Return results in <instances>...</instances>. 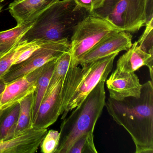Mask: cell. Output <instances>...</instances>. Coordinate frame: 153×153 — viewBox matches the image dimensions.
<instances>
[{"mask_svg":"<svg viewBox=\"0 0 153 153\" xmlns=\"http://www.w3.org/2000/svg\"><path fill=\"white\" fill-rule=\"evenodd\" d=\"M109 114L130 135L136 153H153V84L142 85L139 98L121 101L109 97L105 103Z\"/></svg>","mask_w":153,"mask_h":153,"instance_id":"cell-1","label":"cell"},{"mask_svg":"<svg viewBox=\"0 0 153 153\" xmlns=\"http://www.w3.org/2000/svg\"><path fill=\"white\" fill-rule=\"evenodd\" d=\"M89 14L74 0H60L36 18L19 42L70 40L79 24Z\"/></svg>","mask_w":153,"mask_h":153,"instance_id":"cell-2","label":"cell"},{"mask_svg":"<svg viewBox=\"0 0 153 153\" xmlns=\"http://www.w3.org/2000/svg\"><path fill=\"white\" fill-rule=\"evenodd\" d=\"M118 54L115 53L85 65H70L62 85V120L79 105L101 80L106 81Z\"/></svg>","mask_w":153,"mask_h":153,"instance_id":"cell-3","label":"cell"},{"mask_svg":"<svg viewBox=\"0 0 153 153\" xmlns=\"http://www.w3.org/2000/svg\"><path fill=\"white\" fill-rule=\"evenodd\" d=\"M105 80H102L81 103L63 119L59 142L55 153H68L73 143L84 133L94 132L96 124L105 106Z\"/></svg>","mask_w":153,"mask_h":153,"instance_id":"cell-4","label":"cell"},{"mask_svg":"<svg viewBox=\"0 0 153 153\" xmlns=\"http://www.w3.org/2000/svg\"><path fill=\"white\" fill-rule=\"evenodd\" d=\"M146 0H105L89 15L103 19L119 31L136 33L146 25Z\"/></svg>","mask_w":153,"mask_h":153,"instance_id":"cell-5","label":"cell"},{"mask_svg":"<svg viewBox=\"0 0 153 153\" xmlns=\"http://www.w3.org/2000/svg\"><path fill=\"white\" fill-rule=\"evenodd\" d=\"M119 32L121 31L107 20L89 14L79 23L71 38L70 64L75 63L102 40Z\"/></svg>","mask_w":153,"mask_h":153,"instance_id":"cell-6","label":"cell"},{"mask_svg":"<svg viewBox=\"0 0 153 153\" xmlns=\"http://www.w3.org/2000/svg\"><path fill=\"white\" fill-rule=\"evenodd\" d=\"M70 46V40L68 39L43 43L25 60L12 65L1 78L6 84L10 83L58 59L63 53L69 51Z\"/></svg>","mask_w":153,"mask_h":153,"instance_id":"cell-7","label":"cell"},{"mask_svg":"<svg viewBox=\"0 0 153 153\" xmlns=\"http://www.w3.org/2000/svg\"><path fill=\"white\" fill-rule=\"evenodd\" d=\"M132 35L126 32H117L99 42L94 47L71 65H83L115 53L127 51L132 45Z\"/></svg>","mask_w":153,"mask_h":153,"instance_id":"cell-8","label":"cell"},{"mask_svg":"<svg viewBox=\"0 0 153 153\" xmlns=\"http://www.w3.org/2000/svg\"><path fill=\"white\" fill-rule=\"evenodd\" d=\"M42 67L7 84L0 97V110L10 107L34 92Z\"/></svg>","mask_w":153,"mask_h":153,"instance_id":"cell-9","label":"cell"},{"mask_svg":"<svg viewBox=\"0 0 153 153\" xmlns=\"http://www.w3.org/2000/svg\"><path fill=\"white\" fill-rule=\"evenodd\" d=\"M105 81L111 99L121 101L127 97H140L142 85L135 72H124L115 69Z\"/></svg>","mask_w":153,"mask_h":153,"instance_id":"cell-10","label":"cell"},{"mask_svg":"<svg viewBox=\"0 0 153 153\" xmlns=\"http://www.w3.org/2000/svg\"><path fill=\"white\" fill-rule=\"evenodd\" d=\"M63 81L62 79L60 80L45 94L33 123V128H47L61 115Z\"/></svg>","mask_w":153,"mask_h":153,"instance_id":"cell-11","label":"cell"},{"mask_svg":"<svg viewBox=\"0 0 153 153\" xmlns=\"http://www.w3.org/2000/svg\"><path fill=\"white\" fill-rule=\"evenodd\" d=\"M48 132L47 128H33L0 142V153H34Z\"/></svg>","mask_w":153,"mask_h":153,"instance_id":"cell-12","label":"cell"},{"mask_svg":"<svg viewBox=\"0 0 153 153\" xmlns=\"http://www.w3.org/2000/svg\"><path fill=\"white\" fill-rule=\"evenodd\" d=\"M60 0H24L13 1L9 6V10L17 25L35 21L49 7Z\"/></svg>","mask_w":153,"mask_h":153,"instance_id":"cell-13","label":"cell"},{"mask_svg":"<svg viewBox=\"0 0 153 153\" xmlns=\"http://www.w3.org/2000/svg\"><path fill=\"white\" fill-rule=\"evenodd\" d=\"M148 68L151 80L153 81V55L142 51L135 42L117 62L116 69L120 71L135 72L143 66Z\"/></svg>","mask_w":153,"mask_h":153,"instance_id":"cell-14","label":"cell"},{"mask_svg":"<svg viewBox=\"0 0 153 153\" xmlns=\"http://www.w3.org/2000/svg\"><path fill=\"white\" fill-rule=\"evenodd\" d=\"M20 105L16 104L6 109L0 110V142L15 137Z\"/></svg>","mask_w":153,"mask_h":153,"instance_id":"cell-15","label":"cell"},{"mask_svg":"<svg viewBox=\"0 0 153 153\" xmlns=\"http://www.w3.org/2000/svg\"><path fill=\"white\" fill-rule=\"evenodd\" d=\"M57 59L51 61L44 65L42 73L37 79L36 88L33 93V123L39 106L47 92Z\"/></svg>","mask_w":153,"mask_h":153,"instance_id":"cell-16","label":"cell"},{"mask_svg":"<svg viewBox=\"0 0 153 153\" xmlns=\"http://www.w3.org/2000/svg\"><path fill=\"white\" fill-rule=\"evenodd\" d=\"M33 93H31L19 102V115L15 137L33 128Z\"/></svg>","mask_w":153,"mask_h":153,"instance_id":"cell-17","label":"cell"},{"mask_svg":"<svg viewBox=\"0 0 153 153\" xmlns=\"http://www.w3.org/2000/svg\"><path fill=\"white\" fill-rule=\"evenodd\" d=\"M35 21L24 25H17L16 27L0 32V53L5 54L11 50L26 32L33 25Z\"/></svg>","mask_w":153,"mask_h":153,"instance_id":"cell-18","label":"cell"},{"mask_svg":"<svg viewBox=\"0 0 153 153\" xmlns=\"http://www.w3.org/2000/svg\"><path fill=\"white\" fill-rule=\"evenodd\" d=\"M71 60V56L69 50L63 53L56 59L55 67L46 93L50 91L60 80H64L69 68Z\"/></svg>","mask_w":153,"mask_h":153,"instance_id":"cell-19","label":"cell"},{"mask_svg":"<svg viewBox=\"0 0 153 153\" xmlns=\"http://www.w3.org/2000/svg\"><path fill=\"white\" fill-rule=\"evenodd\" d=\"M94 142V132L89 131L81 135L70 149L68 153H97Z\"/></svg>","mask_w":153,"mask_h":153,"instance_id":"cell-20","label":"cell"},{"mask_svg":"<svg viewBox=\"0 0 153 153\" xmlns=\"http://www.w3.org/2000/svg\"><path fill=\"white\" fill-rule=\"evenodd\" d=\"M26 42H18L10 51L0 58V78H1L14 64L17 57L28 45Z\"/></svg>","mask_w":153,"mask_h":153,"instance_id":"cell-21","label":"cell"},{"mask_svg":"<svg viewBox=\"0 0 153 153\" xmlns=\"http://www.w3.org/2000/svg\"><path fill=\"white\" fill-rule=\"evenodd\" d=\"M60 134L58 131L50 130L41 144V150L44 153H55L59 142Z\"/></svg>","mask_w":153,"mask_h":153,"instance_id":"cell-22","label":"cell"},{"mask_svg":"<svg viewBox=\"0 0 153 153\" xmlns=\"http://www.w3.org/2000/svg\"><path fill=\"white\" fill-rule=\"evenodd\" d=\"M146 25V29L137 43L142 51L153 55V19Z\"/></svg>","mask_w":153,"mask_h":153,"instance_id":"cell-23","label":"cell"},{"mask_svg":"<svg viewBox=\"0 0 153 153\" xmlns=\"http://www.w3.org/2000/svg\"><path fill=\"white\" fill-rule=\"evenodd\" d=\"M43 43L45 42H39V41H35V42H29L27 47L22 52L20 53V54L17 57L14 62L13 65L19 64L25 60L27 58H29L32 55V53L36 50H37Z\"/></svg>","mask_w":153,"mask_h":153,"instance_id":"cell-24","label":"cell"},{"mask_svg":"<svg viewBox=\"0 0 153 153\" xmlns=\"http://www.w3.org/2000/svg\"><path fill=\"white\" fill-rule=\"evenodd\" d=\"M146 25L153 19V0H146Z\"/></svg>","mask_w":153,"mask_h":153,"instance_id":"cell-25","label":"cell"},{"mask_svg":"<svg viewBox=\"0 0 153 153\" xmlns=\"http://www.w3.org/2000/svg\"><path fill=\"white\" fill-rule=\"evenodd\" d=\"M78 5L85 9L89 13L93 10V3L92 0H74Z\"/></svg>","mask_w":153,"mask_h":153,"instance_id":"cell-26","label":"cell"},{"mask_svg":"<svg viewBox=\"0 0 153 153\" xmlns=\"http://www.w3.org/2000/svg\"><path fill=\"white\" fill-rule=\"evenodd\" d=\"M93 3V10L101 7L103 5L105 0H92Z\"/></svg>","mask_w":153,"mask_h":153,"instance_id":"cell-27","label":"cell"},{"mask_svg":"<svg viewBox=\"0 0 153 153\" xmlns=\"http://www.w3.org/2000/svg\"><path fill=\"white\" fill-rule=\"evenodd\" d=\"M7 84L2 78H0V97L6 88Z\"/></svg>","mask_w":153,"mask_h":153,"instance_id":"cell-28","label":"cell"},{"mask_svg":"<svg viewBox=\"0 0 153 153\" xmlns=\"http://www.w3.org/2000/svg\"><path fill=\"white\" fill-rule=\"evenodd\" d=\"M24 1V0H15L14 1H16V2H20V1Z\"/></svg>","mask_w":153,"mask_h":153,"instance_id":"cell-29","label":"cell"},{"mask_svg":"<svg viewBox=\"0 0 153 153\" xmlns=\"http://www.w3.org/2000/svg\"><path fill=\"white\" fill-rule=\"evenodd\" d=\"M2 9V6H1V3H0V12H1V10Z\"/></svg>","mask_w":153,"mask_h":153,"instance_id":"cell-30","label":"cell"},{"mask_svg":"<svg viewBox=\"0 0 153 153\" xmlns=\"http://www.w3.org/2000/svg\"><path fill=\"white\" fill-rule=\"evenodd\" d=\"M4 54H1V53H0V58H1V57H2V56H3V55H4Z\"/></svg>","mask_w":153,"mask_h":153,"instance_id":"cell-31","label":"cell"},{"mask_svg":"<svg viewBox=\"0 0 153 153\" xmlns=\"http://www.w3.org/2000/svg\"><path fill=\"white\" fill-rule=\"evenodd\" d=\"M4 1V0H0V3H1V2H3Z\"/></svg>","mask_w":153,"mask_h":153,"instance_id":"cell-32","label":"cell"}]
</instances>
